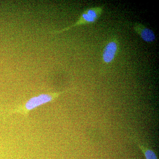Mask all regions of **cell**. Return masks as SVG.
<instances>
[{"label":"cell","instance_id":"6da1fadb","mask_svg":"<svg viewBox=\"0 0 159 159\" xmlns=\"http://www.w3.org/2000/svg\"><path fill=\"white\" fill-rule=\"evenodd\" d=\"M72 89H67L61 92L42 93L31 97L24 104L18 106L10 111L11 113H18L27 117L29 113L34 109L49 102H53L62 94L71 90Z\"/></svg>","mask_w":159,"mask_h":159},{"label":"cell","instance_id":"3957f363","mask_svg":"<svg viewBox=\"0 0 159 159\" xmlns=\"http://www.w3.org/2000/svg\"><path fill=\"white\" fill-rule=\"evenodd\" d=\"M119 49V41L116 38H114L108 41L102 51V60L103 63L106 64H110L113 62Z\"/></svg>","mask_w":159,"mask_h":159},{"label":"cell","instance_id":"277c9868","mask_svg":"<svg viewBox=\"0 0 159 159\" xmlns=\"http://www.w3.org/2000/svg\"><path fill=\"white\" fill-rule=\"evenodd\" d=\"M133 28L135 33L145 42L152 43L156 39V36L154 31L141 23H135Z\"/></svg>","mask_w":159,"mask_h":159},{"label":"cell","instance_id":"5b68a950","mask_svg":"<svg viewBox=\"0 0 159 159\" xmlns=\"http://www.w3.org/2000/svg\"><path fill=\"white\" fill-rule=\"evenodd\" d=\"M131 139L140 148L145 159H158L157 154L152 149L141 144L135 138H132Z\"/></svg>","mask_w":159,"mask_h":159},{"label":"cell","instance_id":"7a4b0ae2","mask_svg":"<svg viewBox=\"0 0 159 159\" xmlns=\"http://www.w3.org/2000/svg\"><path fill=\"white\" fill-rule=\"evenodd\" d=\"M103 11V8L102 7H94L89 8L86 9L80 16L78 20L73 25L66 27L64 29L53 31V34H59L61 32L68 31L72 28L77 26L81 25H87V24H93L97 21V20L101 16Z\"/></svg>","mask_w":159,"mask_h":159}]
</instances>
